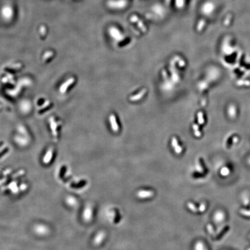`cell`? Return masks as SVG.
<instances>
[{"label": "cell", "mask_w": 250, "mask_h": 250, "mask_svg": "<svg viewBox=\"0 0 250 250\" xmlns=\"http://www.w3.org/2000/svg\"><path fill=\"white\" fill-rule=\"evenodd\" d=\"M2 17L4 19L9 20L13 16V9L10 6L6 5L2 8L1 11Z\"/></svg>", "instance_id": "obj_1"}, {"label": "cell", "mask_w": 250, "mask_h": 250, "mask_svg": "<svg viewBox=\"0 0 250 250\" xmlns=\"http://www.w3.org/2000/svg\"><path fill=\"white\" fill-rule=\"evenodd\" d=\"M137 196L140 199H146V198L152 197L154 195V192L152 191H145L141 190L139 191L137 193Z\"/></svg>", "instance_id": "obj_2"}, {"label": "cell", "mask_w": 250, "mask_h": 250, "mask_svg": "<svg viewBox=\"0 0 250 250\" xmlns=\"http://www.w3.org/2000/svg\"><path fill=\"white\" fill-rule=\"evenodd\" d=\"M109 121L110 123H111V127H112L113 131H115V132L118 131V130H119V127H118V123L116 122V119L115 118V116H114V115H110Z\"/></svg>", "instance_id": "obj_3"}, {"label": "cell", "mask_w": 250, "mask_h": 250, "mask_svg": "<svg viewBox=\"0 0 250 250\" xmlns=\"http://www.w3.org/2000/svg\"><path fill=\"white\" fill-rule=\"evenodd\" d=\"M171 144H172L173 147L174 148V151L177 154H181V152L182 151V148L181 146H180L179 145H178L177 140L176 137H173L172 139V143H171Z\"/></svg>", "instance_id": "obj_4"}, {"label": "cell", "mask_w": 250, "mask_h": 250, "mask_svg": "<svg viewBox=\"0 0 250 250\" xmlns=\"http://www.w3.org/2000/svg\"><path fill=\"white\" fill-rule=\"evenodd\" d=\"M146 91V90L145 89H143L142 90H141L139 93H138V94L134 95V96H133L130 97V100L131 101H137V100H138L141 99V98H142L144 96L145 94Z\"/></svg>", "instance_id": "obj_5"}, {"label": "cell", "mask_w": 250, "mask_h": 250, "mask_svg": "<svg viewBox=\"0 0 250 250\" xmlns=\"http://www.w3.org/2000/svg\"><path fill=\"white\" fill-rule=\"evenodd\" d=\"M105 237V233L104 232H100L99 234L97 236V237L95 239V243L97 244H99L100 243L102 242L103 240Z\"/></svg>", "instance_id": "obj_6"}, {"label": "cell", "mask_w": 250, "mask_h": 250, "mask_svg": "<svg viewBox=\"0 0 250 250\" xmlns=\"http://www.w3.org/2000/svg\"><path fill=\"white\" fill-rule=\"evenodd\" d=\"M194 250H207V249L205 248L204 245L203 244L202 242L198 241L196 243L195 246Z\"/></svg>", "instance_id": "obj_7"}, {"label": "cell", "mask_w": 250, "mask_h": 250, "mask_svg": "<svg viewBox=\"0 0 250 250\" xmlns=\"http://www.w3.org/2000/svg\"><path fill=\"white\" fill-rule=\"evenodd\" d=\"M187 206H188V208H189L190 210H191L192 211V212L196 213L199 211V208H197V207H196L195 205L192 203L189 202L188 203Z\"/></svg>", "instance_id": "obj_8"}, {"label": "cell", "mask_w": 250, "mask_h": 250, "mask_svg": "<svg viewBox=\"0 0 250 250\" xmlns=\"http://www.w3.org/2000/svg\"><path fill=\"white\" fill-rule=\"evenodd\" d=\"M214 218L215 220L217 222L221 221L223 219V218H224V214H223L221 212H217L215 214V215Z\"/></svg>", "instance_id": "obj_9"}, {"label": "cell", "mask_w": 250, "mask_h": 250, "mask_svg": "<svg viewBox=\"0 0 250 250\" xmlns=\"http://www.w3.org/2000/svg\"><path fill=\"white\" fill-rule=\"evenodd\" d=\"M193 131H194V134L196 137H200L201 136V133L200 131L199 130V127L197 125L194 124L193 125Z\"/></svg>", "instance_id": "obj_10"}, {"label": "cell", "mask_w": 250, "mask_h": 250, "mask_svg": "<svg viewBox=\"0 0 250 250\" xmlns=\"http://www.w3.org/2000/svg\"><path fill=\"white\" fill-rule=\"evenodd\" d=\"M197 119H198V123L199 124L202 125L204 122V118H203V114L201 112H198L197 114Z\"/></svg>", "instance_id": "obj_11"}, {"label": "cell", "mask_w": 250, "mask_h": 250, "mask_svg": "<svg viewBox=\"0 0 250 250\" xmlns=\"http://www.w3.org/2000/svg\"><path fill=\"white\" fill-rule=\"evenodd\" d=\"M86 184V182L85 181H81V182H80L79 184H74V185H71V186L73 188H81L82 187V186H84Z\"/></svg>", "instance_id": "obj_12"}, {"label": "cell", "mask_w": 250, "mask_h": 250, "mask_svg": "<svg viewBox=\"0 0 250 250\" xmlns=\"http://www.w3.org/2000/svg\"><path fill=\"white\" fill-rule=\"evenodd\" d=\"M221 174L223 175V176H226V175L229 173V170H228L227 168L224 167L221 170Z\"/></svg>", "instance_id": "obj_13"}, {"label": "cell", "mask_w": 250, "mask_h": 250, "mask_svg": "<svg viewBox=\"0 0 250 250\" xmlns=\"http://www.w3.org/2000/svg\"><path fill=\"white\" fill-rule=\"evenodd\" d=\"M206 204H205L204 203H201L200 206V207L199 208V211L201 213L203 212V211H204L205 210H206Z\"/></svg>", "instance_id": "obj_14"}, {"label": "cell", "mask_w": 250, "mask_h": 250, "mask_svg": "<svg viewBox=\"0 0 250 250\" xmlns=\"http://www.w3.org/2000/svg\"><path fill=\"white\" fill-rule=\"evenodd\" d=\"M207 228L208 231L209 232V233L210 234H213V233H214V229H213V227L211 225L208 224L207 226Z\"/></svg>", "instance_id": "obj_15"}, {"label": "cell", "mask_w": 250, "mask_h": 250, "mask_svg": "<svg viewBox=\"0 0 250 250\" xmlns=\"http://www.w3.org/2000/svg\"><path fill=\"white\" fill-rule=\"evenodd\" d=\"M234 107L233 106H232V107H231L229 108V115H230V116H233V115H234V114H235V113H236V112L235 111H233V109H234Z\"/></svg>", "instance_id": "obj_16"}, {"label": "cell", "mask_w": 250, "mask_h": 250, "mask_svg": "<svg viewBox=\"0 0 250 250\" xmlns=\"http://www.w3.org/2000/svg\"></svg>", "instance_id": "obj_17"}]
</instances>
